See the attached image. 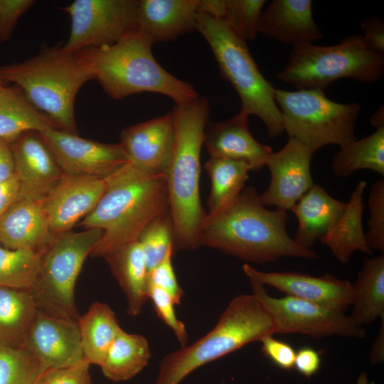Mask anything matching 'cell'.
<instances>
[{
  "mask_svg": "<svg viewBox=\"0 0 384 384\" xmlns=\"http://www.w3.org/2000/svg\"><path fill=\"white\" fill-rule=\"evenodd\" d=\"M321 362L319 352L305 346L296 351L294 368L301 375L309 378L319 370Z\"/></svg>",
  "mask_w": 384,
  "mask_h": 384,
  "instance_id": "cell-44",
  "label": "cell"
},
{
  "mask_svg": "<svg viewBox=\"0 0 384 384\" xmlns=\"http://www.w3.org/2000/svg\"><path fill=\"white\" fill-rule=\"evenodd\" d=\"M14 162L11 142L0 139V183L14 176Z\"/></svg>",
  "mask_w": 384,
  "mask_h": 384,
  "instance_id": "cell-47",
  "label": "cell"
},
{
  "mask_svg": "<svg viewBox=\"0 0 384 384\" xmlns=\"http://www.w3.org/2000/svg\"><path fill=\"white\" fill-rule=\"evenodd\" d=\"M3 88H4V86H3L2 83H1V82L0 81V92L2 90Z\"/></svg>",
  "mask_w": 384,
  "mask_h": 384,
  "instance_id": "cell-51",
  "label": "cell"
},
{
  "mask_svg": "<svg viewBox=\"0 0 384 384\" xmlns=\"http://www.w3.org/2000/svg\"><path fill=\"white\" fill-rule=\"evenodd\" d=\"M151 41L135 29L117 43L79 53L104 91L114 100L143 92L166 95L176 105L199 95L194 87L169 73L156 60Z\"/></svg>",
  "mask_w": 384,
  "mask_h": 384,
  "instance_id": "cell-4",
  "label": "cell"
},
{
  "mask_svg": "<svg viewBox=\"0 0 384 384\" xmlns=\"http://www.w3.org/2000/svg\"><path fill=\"white\" fill-rule=\"evenodd\" d=\"M370 218L368 231L365 233L368 247L383 252L384 251V180L375 182L368 196Z\"/></svg>",
  "mask_w": 384,
  "mask_h": 384,
  "instance_id": "cell-38",
  "label": "cell"
},
{
  "mask_svg": "<svg viewBox=\"0 0 384 384\" xmlns=\"http://www.w3.org/2000/svg\"><path fill=\"white\" fill-rule=\"evenodd\" d=\"M84 358L101 366L106 355L122 330L114 312L105 303H93L78 319Z\"/></svg>",
  "mask_w": 384,
  "mask_h": 384,
  "instance_id": "cell-29",
  "label": "cell"
},
{
  "mask_svg": "<svg viewBox=\"0 0 384 384\" xmlns=\"http://www.w3.org/2000/svg\"><path fill=\"white\" fill-rule=\"evenodd\" d=\"M332 169L341 177H346L361 169L373 170L383 176L384 127L341 148L333 158Z\"/></svg>",
  "mask_w": 384,
  "mask_h": 384,
  "instance_id": "cell-33",
  "label": "cell"
},
{
  "mask_svg": "<svg viewBox=\"0 0 384 384\" xmlns=\"http://www.w3.org/2000/svg\"><path fill=\"white\" fill-rule=\"evenodd\" d=\"M197 30L210 46L220 73L238 94L242 109L265 124L270 137L284 132L283 119L275 101V88L260 73L245 41L240 38L222 18L198 11Z\"/></svg>",
  "mask_w": 384,
  "mask_h": 384,
  "instance_id": "cell-7",
  "label": "cell"
},
{
  "mask_svg": "<svg viewBox=\"0 0 384 384\" xmlns=\"http://www.w3.org/2000/svg\"><path fill=\"white\" fill-rule=\"evenodd\" d=\"M380 319L382 324L369 353V361L373 365L384 361V316Z\"/></svg>",
  "mask_w": 384,
  "mask_h": 384,
  "instance_id": "cell-48",
  "label": "cell"
},
{
  "mask_svg": "<svg viewBox=\"0 0 384 384\" xmlns=\"http://www.w3.org/2000/svg\"><path fill=\"white\" fill-rule=\"evenodd\" d=\"M316 151L297 139L289 138L278 151L267 160L271 179L260 199L264 206L291 210L314 184L310 165Z\"/></svg>",
  "mask_w": 384,
  "mask_h": 384,
  "instance_id": "cell-15",
  "label": "cell"
},
{
  "mask_svg": "<svg viewBox=\"0 0 384 384\" xmlns=\"http://www.w3.org/2000/svg\"><path fill=\"white\" fill-rule=\"evenodd\" d=\"M311 0H274L261 12L257 33L293 46L313 44L324 33L314 20Z\"/></svg>",
  "mask_w": 384,
  "mask_h": 384,
  "instance_id": "cell-22",
  "label": "cell"
},
{
  "mask_svg": "<svg viewBox=\"0 0 384 384\" xmlns=\"http://www.w3.org/2000/svg\"><path fill=\"white\" fill-rule=\"evenodd\" d=\"M148 294L159 319L172 330L181 347L186 346L187 330L184 323L176 314V304L171 297L163 289L151 284H149Z\"/></svg>",
  "mask_w": 384,
  "mask_h": 384,
  "instance_id": "cell-39",
  "label": "cell"
},
{
  "mask_svg": "<svg viewBox=\"0 0 384 384\" xmlns=\"http://www.w3.org/2000/svg\"><path fill=\"white\" fill-rule=\"evenodd\" d=\"M23 348L38 362L41 372L74 365L84 359L78 320L39 309L26 335Z\"/></svg>",
  "mask_w": 384,
  "mask_h": 384,
  "instance_id": "cell-14",
  "label": "cell"
},
{
  "mask_svg": "<svg viewBox=\"0 0 384 384\" xmlns=\"http://www.w3.org/2000/svg\"><path fill=\"white\" fill-rule=\"evenodd\" d=\"M274 334L275 321L262 299L253 292L238 295L210 331L162 358L155 384H180L201 366Z\"/></svg>",
  "mask_w": 384,
  "mask_h": 384,
  "instance_id": "cell-5",
  "label": "cell"
},
{
  "mask_svg": "<svg viewBox=\"0 0 384 384\" xmlns=\"http://www.w3.org/2000/svg\"><path fill=\"white\" fill-rule=\"evenodd\" d=\"M383 72L384 54L373 50L362 35H353L334 46H293L288 62L277 78L298 90L324 91L342 78L375 82Z\"/></svg>",
  "mask_w": 384,
  "mask_h": 384,
  "instance_id": "cell-8",
  "label": "cell"
},
{
  "mask_svg": "<svg viewBox=\"0 0 384 384\" xmlns=\"http://www.w3.org/2000/svg\"><path fill=\"white\" fill-rule=\"evenodd\" d=\"M200 0H139L137 29L153 43L171 41L196 30Z\"/></svg>",
  "mask_w": 384,
  "mask_h": 384,
  "instance_id": "cell-23",
  "label": "cell"
},
{
  "mask_svg": "<svg viewBox=\"0 0 384 384\" xmlns=\"http://www.w3.org/2000/svg\"><path fill=\"white\" fill-rule=\"evenodd\" d=\"M102 235L97 228L67 232L55 237L41 254L40 267L29 292L38 309L78 320L75 286L84 262Z\"/></svg>",
  "mask_w": 384,
  "mask_h": 384,
  "instance_id": "cell-10",
  "label": "cell"
},
{
  "mask_svg": "<svg viewBox=\"0 0 384 384\" xmlns=\"http://www.w3.org/2000/svg\"><path fill=\"white\" fill-rule=\"evenodd\" d=\"M346 205L321 186L314 184L291 209L298 220L294 240L299 246L310 249L334 227Z\"/></svg>",
  "mask_w": 384,
  "mask_h": 384,
  "instance_id": "cell-24",
  "label": "cell"
},
{
  "mask_svg": "<svg viewBox=\"0 0 384 384\" xmlns=\"http://www.w3.org/2000/svg\"><path fill=\"white\" fill-rule=\"evenodd\" d=\"M20 185L16 176L0 183V218L18 196Z\"/></svg>",
  "mask_w": 384,
  "mask_h": 384,
  "instance_id": "cell-46",
  "label": "cell"
},
{
  "mask_svg": "<svg viewBox=\"0 0 384 384\" xmlns=\"http://www.w3.org/2000/svg\"><path fill=\"white\" fill-rule=\"evenodd\" d=\"M105 259L126 295L128 314L138 315L149 299V270L139 242H133Z\"/></svg>",
  "mask_w": 384,
  "mask_h": 384,
  "instance_id": "cell-26",
  "label": "cell"
},
{
  "mask_svg": "<svg viewBox=\"0 0 384 384\" xmlns=\"http://www.w3.org/2000/svg\"><path fill=\"white\" fill-rule=\"evenodd\" d=\"M370 123L377 129L384 127L383 106H381L371 117Z\"/></svg>",
  "mask_w": 384,
  "mask_h": 384,
  "instance_id": "cell-49",
  "label": "cell"
},
{
  "mask_svg": "<svg viewBox=\"0 0 384 384\" xmlns=\"http://www.w3.org/2000/svg\"><path fill=\"white\" fill-rule=\"evenodd\" d=\"M362 35L370 46L375 51L384 53L383 21L375 17L365 19L361 23Z\"/></svg>",
  "mask_w": 384,
  "mask_h": 384,
  "instance_id": "cell-45",
  "label": "cell"
},
{
  "mask_svg": "<svg viewBox=\"0 0 384 384\" xmlns=\"http://www.w3.org/2000/svg\"><path fill=\"white\" fill-rule=\"evenodd\" d=\"M250 282L252 292L262 299L271 312L277 333L300 334L314 338L331 336L366 337V329L356 326L344 312L291 296L273 297L263 285L252 280Z\"/></svg>",
  "mask_w": 384,
  "mask_h": 384,
  "instance_id": "cell-12",
  "label": "cell"
},
{
  "mask_svg": "<svg viewBox=\"0 0 384 384\" xmlns=\"http://www.w3.org/2000/svg\"><path fill=\"white\" fill-rule=\"evenodd\" d=\"M90 366L84 358L70 366L46 370L33 384H92Z\"/></svg>",
  "mask_w": 384,
  "mask_h": 384,
  "instance_id": "cell-40",
  "label": "cell"
},
{
  "mask_svg": "<svg viewBox=\"0 0 384 384\" xmlns=\"http://www.w3.org/2000/svg\"><path fill=\"white\" fill-rule=\"evenodd\" d=\"M95 208L79 223L102 235L90 255L106 257L137 241L144 230L168 211L166 175L144 171L127 162L106 177Z\"/></svg>",
  "mask_w": 384,
  "mask_h": 384,
  "instance_id": "cell-2",
  "label": "cell"
},
{
  "mask_svg": "<svg viewBox=\"0 0 384 384\" xmlns=\"http://www.w3.org/2000/svg\"><path fill=\"white\" fill-rule=\"evenodd\" d=\"M242 270L249 280L274 287L287 296L344 313L352 304V283L329 274L312 276L295 272H266L247 263Z\"/></svg>",
  "mask_w": 384,
  "mask_h": 384,
  "instance_id": "cell-17",
  "label": "cell"
},
{
  "mask_svg": "<svg viewBox=\"0 0 384 384\" xmlns=\"http://www.w3.org/2000/svg\"><path fill=\"white\" fill-rule=\"evenodd\" d=\"M50 129H60L19 87H4L0 92V139L11 142L24 132Z\"/></svg>",
  "mask_w": 384,
  "mask_h": 384,
  "instance_id": "cell-28",
  "label": "cell"
},
{
  "mask_svg": "<svg viewBox=\"0 0 384 384\" xmlns=\"http://www.w3.org/2000/svg\"><path fill=\"white\" fill-rule=\"evenodd\" d=\"M287 221V210L266 208L251 186L225 206L205 215L197 243L254 263L292 257L319 259L316 252L299 246L289 235Z\"/></svg>",
  "mask_w": 384,
  "mask_h": 384,
  "instance_id": "cell-1",
  "label": "cell"
},
{
  "mask_svg": "<svg viewBox=\"0 0 384 384\" xmlns=\"http://www.w3.org/2000/svg\"><path fill=\"white\" fill-rule=\"evenodd\" d=\"M353 311L350 317L359 327L384 316V255L366 257L352 284Z\"/></svg>",
  "mask_w": 384,
  "mask_h": 384,
  "instance_id": "cell-27",
  "label": "cell"
},
{
  "mask_svg": "<svg viewBox=\"0 0 384 384\" xmlns=\"http://www.w3.org/2000/svg\"><path fill=\"white\" fill-rule=\"evenodd\" d=\"M150 356L149 344L144 336L127 333L122 329L100 367L109 380L125 381L142 371L147 366Z\"/></svg>",
  "mask_w": 384,
  "mask_h": 384,
  "instance_id": "cell-31",
  "label": "cell"
},
{
  "mask_svg": "<svg viewBox=\"0 0 384 384\" xmlns=\"http://www.w3.org/2000/svg\"><path fill=\"white\" fill-rule=\"evenodd\" d=\"M93 79L79 52L43 46L21 63L0 65V81L16 84L28 100L61 130L77 134L74 103L81 87Z\"/></svg>",
  "mask_w": 384,
  "mask_h": 384,
  "instance_id": "cell-6",
  "label": "cell"
},
{
  "mask_svg": "<svg viewBox=\"0 0 384 384\" xmlns=\"http://www.w3.org/2000/svg\"><path fill=\"white\" fill-rule=\"evenodd\" d=\"M205 169L210 178L208 200L209 213L216 211L234 200L244 188L252 167L245 161L210 157Z\"/></svg>",
  "mask_w": 384,
  "mask_h": 384,
  "instance_id": "cell-32",
  "label": "cell"
},
{
  "mask_svg": "<svg viewBox=\"0 0 384 384\" xmlns=\"http://www.w3.org/2000/svg\"><path fill=\"white\" fill-rule=\"evenodd\" d=\"M41 373L38 362L24 348L0 346V384H33Z\"/></svg>",
  "mask_w": 384,
  "mask_h": 384,
  "instance_id": "cell-35",
  "label": "cell"
},
{
  "mask_svg": "<svg viewBox=\"0 0 384 384\" xmlns=\"http://www.w3.org/2000/svg\"><path fill=\"white\" fill-rule=\"evenodd\" d=\"M173 238V224L169 210L154 220L138 239L149 272L164 258L171 247H174Z\"/></svg>",
  "mask_w": 384,
  "mask_h": 384,
  "instance_id": "cell-36",
  "label": "cell"
},
{
  "mask_svg": "<svg viewBox=\"0 0 384 384\" xmlns=\"http://www.w3.org/2000/svg\"><path fill=\"white\" fill-rule=\"evenodd\" d=\"M267 1L265 0H224L223 19L242 40H252L257 33V24Z\"/></svg>",
  "mask_w": 384,
  "mask_h": 384,
  "instance_id": "cell-37",
  "label": "cell"
},
{
  "mask_svg": "<svg viewBox=\"0 0 384 384\" xmlns=\"http://www.w3.org/2000/svg\"><path fill=\"white\" fill-rule=\"evenodd\" d=\"M41 254L0 245V287L29 291L38 273Z\"/></svg>",
  "mask_w": 384,
  "mask_h": 384,
  "instance_id": "cell-34",
  "label": "cell"
},
{
  "mask_svg": "<svg viewBox=\"0 0 384 384\" xmlns=\"http://www.w3.org/2000/svg\"><path fill=\"white\" fill-rule=\"evenodd\" d=\"M35 2L33 0H0V43L10 38L18 18Z\"/></svg>",
  "mask_w": 384,
  "mask_h": 384,
  "instance_id": "cell-42",
  "label": "cell"
},
{
  "mask_svg": "<svg viewBox=\"0 0 384 384\" xmlns=\"http://www.w3.org/2000/svg\"><path fill=\"white\" fill-rule=\"evenodd\" d=\"M284 131L314 151L329 145L341 148L356 140L358 103H338L329 99L324 90H274Z\"/></svg>",
  "mask_w": 384,
  "mask_h": 384,
  "instance_id": "cell-9",
  "label": "cell"
},
{
  "mask_svg": "<svg viewBox=\"0 0 384 384\" xmlns=\"http://www.w3.org/2000/svg\"><path fill=\"white\" fill-rule=\"evenodd\" d=\"M222 384H226V383H225V382H223Z\"/></svg>",
  "mask_w": 384,
  "mask_h": 384,
  "instance_id": "cell-52",
  "label": "cell"
},
{
  "mask_svg": "<svg viewBox=\"0 0 384 384\" xmlns=\"http://www.w3.org/2000/svg\"><path fill=\"white\" fill-rule=\"evenodd\" d=\"M369 379L365 370H363L358 375L356 384H368Z\"/></svg>",
  "mask_w": 384,
  "mask_h": 384,
  "instance_id": "cell-50",
  "label": "cell"
},
{
  "mask_svg": "<svg viewBox=\"0 0 384 384\" xmlns=\"http://www.w3.org/2000/svg\"><path fill=\"white\" fill-rule=\"evenodd\" d=\"M106 186V178L63 174L41 201L52 234L70 232L95 208Z\"/></svg>",
  "mask_w": 384,
  "mask_h": 384,
  "instance_id": "cell-16",
  "label": "cell"
},
{
  "mask_svg": "<svg viewBox=\"0 0 384 384\" xmlns=\"http://www.w3.org/2000/svg\"><path fill=\"white\" fill-rule=\"evenodd\" d=\"M366 188V181L357 183L338 220L319 240L342 263H347L356 251L373 254V250L367 245L363 227V193Z\"/></svg>",
  "mask_w": 384,
  "mask_h": 384,
  "instance_id": "cell-25",
  "label": "cell"
},
{
  "mask_svg": "<svg viewBox=\"0 0 384 384\" xmlns=\"http://www.w3.org/2000/svg\"><path fill=\"white\" fill-rule=\"evenodd\" d=\"M260 342L262 353L275 366L285 370L294 368L296 351L290 344L272 335L264 337Z\"/></svg>",
  "mask_w": 384,
  "mask_h": 384,
  "instance_id": "cell-43",
  "label": "cell"
},
{
  "mask_svg": "<svg viewBox=\"0 0 384 384\" xmlns=\"http://www.w3.org/2000/svg\"><path fill=\"white\" fill-rule=\"evenodd\" d=\"M41 201L17 198L0 218V245L42 254L53 242Z\"/></svg>",
  "mask_w": 384,
  "mask_h": 384,
  "instance_id": "cell-21",
  "label": "cell"
},
{
  "mask_svg": "<svg viewBox=\"0 0 384 384\" xmlns=\"http://www.w3.org/2000/svg\"><path fill=\"white\" fill-rule=\"evenodd\" d=\"M37 310L29 291L0 287V346L23 348Z\"/></svg>",
  "mask_w": 384,
  "mask_h": 384,
  "instance_id": "cell-30",
  "label": "cell"
},
{
  "mask_svg": "<svg viewBox=\"0 0 384 384\" xmlns=\"http://www.w3.org/2000/svg\"><path fill=\"white\" fill-rule=\"evenodd\" d=\"M175 137L171 160L166 173L169 209L174 250L198 247L197 233L206 214L199 190L201 152L210 113L208 100L198 96L172 110Z\"/></svg>",
  "mask_w": 384,
  "mask_h": 384,
  "instance_id": "cell-3",
  "label": "cell"
},
{
  "mask_svg": "<svg viewBox=\"0 0 384 384\" xmlns=\"http://www.w3.org/2000/svg\"><path fill=\"white\" fill-rule=\"evenodd\" d=\"M174 247H171L164 258L149 272V284L156 286L171 297L175 304H180L183 292L177 281L172 265Z\"/></svg>",
  "mask_w": 384,
  "mask_h": 384,
  "instance_id": "cell-41",
  "label": "cell"
},
{
  "mask_svg": "<svg viewBox=\"0 0 384 384\" xmlns=\"http://www.w3.org/2000/svg\"><path fill=\"white\" fill-rule=\"evenodd\" d=\"M64 174L106 178L128 162L119 144H104L58 129L39 132Z\"/></svg>",
  "mask_w": 384,
  "mask_h": 384,
  "instance_id": "cell-13",
  "label": "cell"
},
{
  "mask_svg": "<svg viewBox=\"0 0 384 384\" xmlns=\"http://www.w3.org/2000/svg\"><path fill=\"white\" fill-rule=\"evenodd\" d=\"M204 145L210 157L242 161L252 171L260 170L273 153L271 147L257 142L248 127V115L236 116L206 126Z\"/></svg>",
  "mask_w": 384,
  "mask_h": 384,
  "instance_id": "cell-20",
  "label": "cell"
},
{
  "mask_svg": "<svg viewBox=\"0 0 384 384\" xmlns=\"http://www.w3.org/2000/svg\"><path fill=\"white\" fill-rule=\"evenodd\" d=\"M135 0H75L62 8L70 17L68 53L111 46L137 29Z\"/></svg>",
  "mask_w": 384,
  "mask_h": 384,
  "instance_id": "cell-11",
  "label": "cell"
},
{
  "mask_svg": "<svg viewBox=\"0 0 384 384\" xmlns=\"http://www.w3.org/2000/svg\"><path fill=\"white\" fill-rule=\"evenodd\" d=\"M18 198L41 201L63 172L38 132L23 133L11 142Z\"/></svg>",
  "mask_w": 384,
  "mask_h": 384,
  "instance_id": "cell-18",
  "label": "cell"
},
{
  "mask_svg": "<svg viewBox=\"0 0 384 384\" xmlns=\"http://www.w3.org/2000/svg\"><path fill=\"white\" fill-rule=\"evenodd\" d=\"M172 111L124 129L120 143L127 161L138 169L166 175L174 143Z\"/></svg>",
  "mask_w": 384,
  "mask_h": 384,
  "instance_id": "cell-19",
  "label": "cell"
}]
</instances>
